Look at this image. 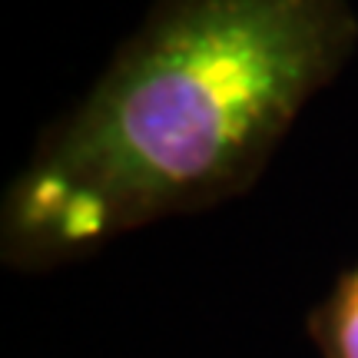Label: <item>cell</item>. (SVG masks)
Listing matches in <instances>:
<instances>
[{
	"mask_svg": "<svg viewBox=\"0 0 358 358\" xmlns=\"http://www.w3.org/2000/svg\"><path fill=\"white\" fill-rule=\"evenodd\" d=\"M306 332L322 358H358V262L308 312Z\"/></svg>",
	"mask_w": 358,
	"mask_h": 358,
	"instance_id": "cell-2",
	"label": "cell"
},
{
	"mask_svg": "<svg viewBox=\"0 0 358 358\" xmlns=\"http://www.w3.org/2000/svg\"><path fill=\"white\" fill-rule=\"evenodd\" d=\"M355 40L348 0H156L10 182L3 262L60 266L245 192Z\"/></svg>",
	"mask_w": 358,
	"mask_h": 358,
	"instance_id": "cell-1",
	"label": "cell"
}]
</instances>
